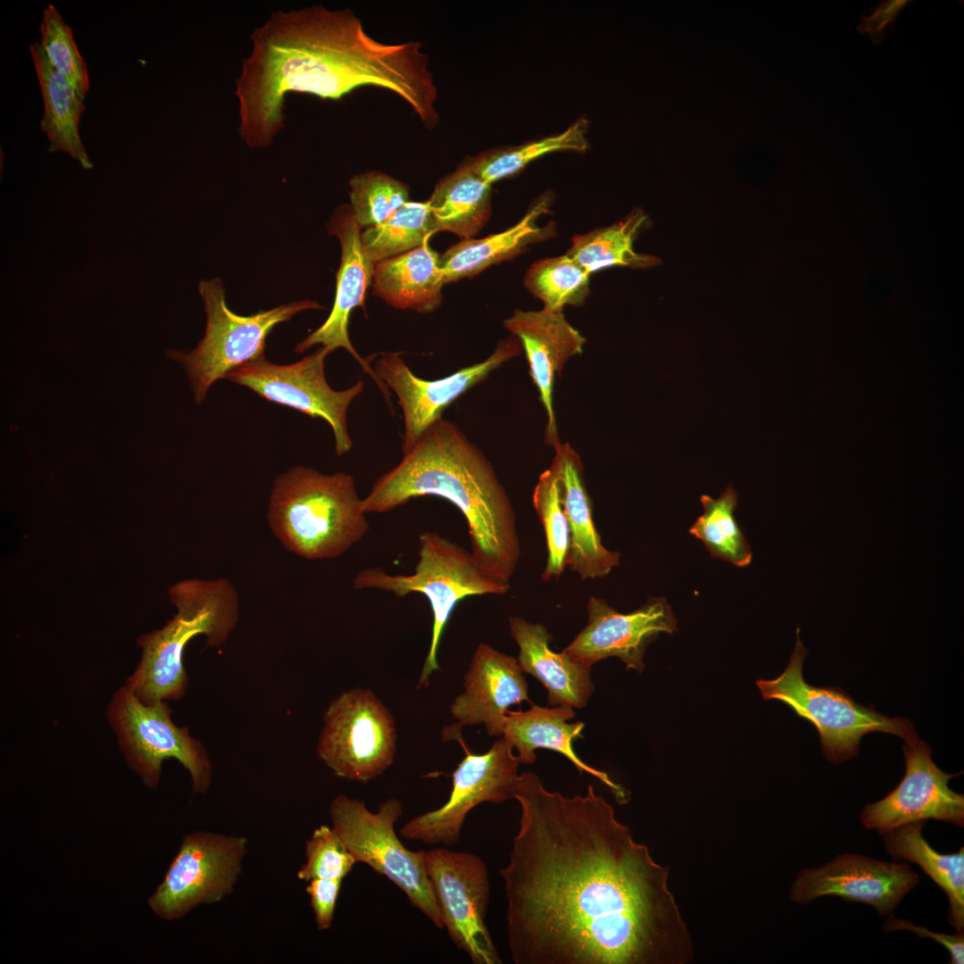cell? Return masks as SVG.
<instances>
[{"label": "cell", "mask_w": 964, "mask_h": 964, "mask_svg": "<svg viewBox=\"0 0 964 964\" xmlns=\"http://www.w3.org/2000/svg\"><path fill=\"white\" fill-rule=\"evenodd\" d=\"M519 827L503 880L514 964H686L687 926L669 869L589 785L563 795L519 775Z\"/></svg>", "instance_id": "6da1fadb"}, {"label": "cell", "mask_w": 964, "mask_h": 964, "mask_svg": "<svg viewBox=\"0 0 964 964\" xmlns=\"http://www.w3.org/2000/svg\"><path fill=\"white\" fill-rule=\"evenodd\" d=\"M252 51L236 80L240 137L269 146L285 124L289 92L337 100L364 86L402 97L428 129L436 127L437 88L421 44H384L348 8L277 11L251 34Z\"/></svg>", "instance_id": "7a4b0ae2"}, {"label": "cell", "mask_w": 964, "mask_h": 964, "mask_svg": "<svg viewBox=\"0 0 964 964\" xmlns=\"http://www.w3.org/2000/svg\"><path fill=\"white\" fill-rule=\"evenodd\" d=\"M425 495L444 498L459 509L478 566L510 585L521 555L514 507L484 453L443 417L377 478L362 508L367 514L387 512Z\"/></svg>", "instance_id": "3957f363"}, {"label": "cell", "mask_w": 964, "mask_h": 964, "mask_svg": "<svg viewBox=\"0 0 964 964\" xmlns=\"http://www.w3.org/2000/svg\"><path fill=\"white\" fill-rule=\"evenodd\" d=\"M366 514L350 474L295 466L275 478L267 519L287 550L325 560L343 555L366 536Z\"/></svg>", "instance_id": "277c9868"}, {"label": "cell", "mask_w": 964, "mask_h": 964, "mask_svg": "<svg viewBox=\"0 0 964 964\" xmlns=\"http://www.w3.org/2000/svg\"><path fill=\"white\" fill-rule=\"evenodd\" d=\"M168 594L178 611L161 629L138 638L141 660L125 684L146 704L180 699L187 685V644L203 635L208 646L222 645L239 616L238 595L227 578L182 580Z\"/></svg>", "instance_id": "5b68a950"}, {"label": "cell", "mask_w": 964, "mask_h": 964, "mask_svg": "<svg viewBox=\"0 0 964 964\" xmlns=\"http://www.w3.org/2000/svg\"><path fill=\"white\" fill-rule=\"evenodd\" d=\"M418 562L408 575H392L381 567L363 569L353 581L354 589H377L397 597L418 593L431 607L433 622L430 645L417 688L428 685L429 676L439 669L437 651L444 630L456 605L474 595L508 593L510 585L487 576L470 551L440 534L425 531L419 536Z\"/></svg>", "instance_id": "8992f818"}, {"label": "cell", "mask_w": 964, "mask_h": 964, "mask_svg": "<svg viewBox=\"0 0 964 964\" xmlns=\"http://www.w3.org/2000/svg\"><path fill=\"white\" fill-rule=\"evenodd\" d=\"M808 650L796 628V641L785 669L776 678L758 679L756 685L765 701H778L813 724L819 732L826 759L835 764L855 757L862 737L872 732L897 735L905 743L918 736L905 718L888 717L870 705L857 703L838 686H814L803 678V661Z\"/></svg>", "instance_id": "52a82bcc"}, {"label": "cell", "mask_w": 964, "mask_h": 964, "mask_svg": "<svg viewBox=\"0 0 964 964\" xmlns=\"http://www.w3.org/2000/svg\"><path fill=\"white\" fill-rule=\"evenodd\" d=\"M199 292L207 316L204 337L190 352H167L169 358L185 369L198 403L216 380L226 378L229 371L246 362L264 357L266 337L276 325L300 312L322 308L316 302L304 300L241 316L228 308L220 279L201 281Z\"/></svg>", "instance_id": "ba28073f"}, {"label": "cell", "mask_w": 964, "mask_h": 964, "mask_svg": "<svg viewBox=\"0 0 964 964\" xmlns=\"http://www.w3.org/2000/svg\"><path fill=\"white\" fill-rule=\"evenodd\" d=\"M402 813V804L396 798L382 802L373 812L364 802L340 794L329 807L332 827L356 861L386 877L404 893L411 905L442 929V918L426 870V852L408 850L396 835L395 825Z\"/></svg>", "instance_id": "9c48e42d"}, {"label": "cell", "mask_w": 964, "mask_h": 964, "mask_svg": "<svg viewBox=\"0 0 964 964\" xmlns=\"http://www.w3.org/2000/svg\"><path fill=\"white\" fill-rule=\"evenodd\" d=\"M107 716L129 766L148 787H157L162 762L175 759L188 770L195 793L208 790L212 771L204 746L187 727L173 723L166 702L144 703L124 686L113 695Z\"/></svg>", "instance_id": "30bf717a"}, {"label": "cell", "mask_w": 964, "mask_h": 964, "mask_svg": "<svg viewBox=\"0 0 964 964\" xmlns=\"http://www.w3.org/2000/svg\"><path fill=\"white\" fill-rule=\"evenodd\" d=\"M317 753L342 778L367 783L394 762V718L370 689L355 687L334 699L323 714Z\"/></svg>", "instance_id": "8fae6325"}, {"label": "cell", "mask_w": 964, "mask_h": 964, "mask_svg": "<svg viewBox=\"0 0 964 964\" xmlns=\"http://www.w3.org/2000/svg\"><path fill=\"white\" fill-rule=\"evenodd\" d=\"M244 836L195 831L185 835L148 905L164 920L187 915L200 904L230 894L242 872L247 850Z\"/></svg>", "instance_id": "7c38bea8"}, {"label": "cell", "mask_w": 964, "mask_h": 964, "mask_svg": "<svg viewBox=\"0 0 964 964\" xmlns=\"http://www.w3.org/2000/svg\"><path fill=\"white\" fill-rule=\"evenodd\" d=\"M330 353L321 346L312 354L287 365L274 364L262 357L232 370L226 378L250 388L267 401L323 419L333 430L335 451L341 456L353 445L346 424L347 409L362 392L364 383L358 380L345 390H333L324 371L325 360Z\"/></svg>", "instance_id": "4fadbf2b"}, {"label": "cell", "mask_w": 964, "mask_h": 964, "mask_svg": "<svg viewBox=\"0 0 964 964\" xmlns=\"http://www.w3.org/2000/svg\"><path fill=\"white\" fill-rule=\"evenodd\" d=\"M426 870L450 939L474 964H501L486 925L490 882L476 854L436 848L425 852Z\"/></svg>", "instance_id": "5bb4252c"}, {"label": "cell", "mask_w": 964, "mask_h": 964, "mask_svg": "<svg viewBox=\"0 0 964 964\" xmlns=\"http://www.w3.org/2000/svg\"><path fill=\"white\" fill-rule=\"evenodd\" d=\"M465 750V757L452 774L448 801L440 808L413 817L401 835L428 844L453 845L459 841L468 813L482 802L503 803L514 799L520 763L513 746L503 736L482 754Z\"/></svg>", "instance_id": "9a60e30c"}, {"label": "cell", "mask_w": 964, "mask_h": 964, "mask_svg": "<svg viewBox=\"0 0 964 964\" xmlns=\"http://www.w3.org/2000/svg\"><path fill=\"white\" fill-rule=\"evenodd\" d=\"M521 352L519 341L511 336L500 341L493 353L483 362L435 380L417 377L399 353H382L374 371L382 383L394 391L402 409L404 424L403 453L417 443L453 401Z\"/></svg>", "instance_id": "2e32d148"}, {"label": "cell", "mask_w": 964, "mask_h": 964, "mask_svg": "<svg viewBox=\"0 0 964 964\" xmlns=\"http://www.w3.org/2000/svg\"><path fill=\"white\" fill-rule=\"evenodd\" d=\"M906 771L899 785L882 800L868 803L860 820L879 835L897 827L927 819L962 827L964 796L948 786L957 774L941 770L932 760V749L918 738L902 746Z\"/></svg>", "instance_id": "e0dca14e"}, {"label": "cell", "mask_w": 964, "mask_h": 964, "mask_svg": "<svg viewBox=\"0 0 964 964\" xmlns=\"http://www.w3.org/2000/svg\"><path fill=\"white\" fill-rule=\"evenodd\" d=\"M586 609L587 624L562 651L591 668L602 660L616 657L627 669L642 673L648 644L661 633L677 630V619L662 597L649 598L638 609L620 613L604 599L591 596Z\"/></svg>", "instance_id": "ac0fdd59"}, {"label": "cell", "mask_w": 964, "mask_h": 964, "mask_svg": "<svg viewBox=\"0 0 964 964\" xmlns=\"http://www.w3.org/2000/svg\"><path fill=\"white\" fill-rule=\"evenodd\" d=\"M919 883L905 862H886L855 853L838 855L818 868H802L790 892L795 903L808 904L822 896L841 897L872 906L888 916Z\"/></svg>", "instance_id": "d6986e66"}, {"label": "cell", "mask_w": 964, "mask_h": 964, "mask_svg": "<svg viewBox=\"0 0 964 964\" xmlns=\"http://www.w3.org/2000/svg\"><path fill=\"white\" fill-rule=\"evenodd\" d=\"M361 229L350 205H343L336 210L328 224V230L337 236L340 242L341 262L337 273L333 307L325 322L300 342L295 351L301 353L319 344L331 353L336 349L345 348L357 360L389 402L388 388L378 378L369 362L356 352L348 334L350 315L355 308L363 305L367 289L372 284L376 264L363 251Z\"/></svg>", "instance_id": "ffe728a7"}, {"label": "cell", "mask_w": 964, "mask_h": 964, "mask_svg": "<svg viewBox=\"0 0 964 964\" xmlns=\"http://www.w3.org/2000/svg\"><path fill=\"white\" fill-rule=\"evenodd\" d=\"M464 691L450 706L459 723L454 730H445L449 739L461 737L464 726L484 725L489 735L502 736L503 722L509 707L529 702L528 685L517 658L503 653L488 644L477 647L464 676Z\"/></svg>", "instance_id": "44dd1931"}, {"label": "cell", "mask_w": 964, "mask_h": 964, "mask_svg": "<svg viewBox=\"0 0 964 964\" xmlns=\"http://www.w3.org/2000/svg\"><path fill=\"white\" fill-rule=\"evenodd\" d=\"M504 328L520 343L547 415L544 441L552 447L561 445L553 410L554 379L568 360L583 352L586 342L566 320L563 312L515 310L503 321Z\"/></svg>", "instance_id": "7402d4cb"}, {"label": "cell", "mask_w": 964, "mask_h": 964, "mask_svg": "<svg viewBox=\"0 0 964 964\" xmlns=\"http://www.w3.org/2000/svg\"><path fill=\"white\" fill-rule=\"evenodd\" d=\"M550 470L559 486L569 529L568 566L582 580L602 578L619 564L620 553L607 549L596 529L579 454L568 443L554 448Z\"/></svg>", "instance_id": "603a6c76"}, {"label": "cell", "mask_w": 964, "mask_h": 964, "mask_svg": "<svg viewBox=\"0 0 964 964\" xmlns=\"http://www.w3.org/2000/svg\"><path fill=\"white\" fill-rule=\"evenodd\" d=\"M576 715L568 706H539L531 703L528 711H508L503 722L502 736L516 749L520 763L532 764L536 760L537 749H547L566 757L578 770L587 773L604 784L619 804L629 800V793L610 776L586 762L575 752L573 742L583 738L585 724L582 721L569 723Z\"/></svg>", "instance_id": "cb8c5ba5"}, {"label": "cell", "mask_w": 964, "mask_h": 964, "mask_svg": "<svg viewBox=\"0 0 964 964\" xmlns=\"http://www.w3.org/2000/svg\"><path fill=\"white\" fill-rule=\"evenodd\" d=\"M512 638L519 646L518 663L547 690L548 706L583 709L594 692L591 667L574 661L565 652L550 648L552 636L540 623L519 616L509 618Z\"/></svg>", "instance_id": "d4e9b609"}, {"label": "cell", "mask_w": 964, "mask_h": 964, "mask_svg": "<svg viewBox=\"0 0 964 964\" xmlns=\"http://www.w3.org/2000/svg\"><path fill=\"white\" fill-rule=\"evenodd\" d=\"M551 203V196H544L518 223L504 231L478 239H462L450 246L440 255L445 284L471 278L492 265L513 259L530 245L554 237V224L540 226L537 222L539 217L548 212Z\"/></svg>", "instance_id": "484cf974"}, {"label": "cell", "mask_w": 964, "mask_h": 964, "mask_svg": "<svg viewBox=\"0 0 964 964\" xmlns=\"http://www.w3.org/2000/svg\"><path fill=\"white\" fill-rule=\"evenodd\" d=\"M373 294L402 310L429 313L443 301L440 255L428 242L375 264Z\"/></svg>", "instance_id": "4316f807"}, {"label": "cell", "mask_w": 964, "mask_h": 964, "mask_svg": "<svg viewBox=\"0 0 964 964\" xmlns=\"http://www.w3.org/2000/svg\"><path fill=\"white\" fill-rule=\"evenodd\" d=\"M29 50L44 102L39 124L49 142L47 152H65L84 170L92 169L94 165L79 133L85 98L51 65L39 40L30 44Z\"/></svg>", "instance_id": "83f0119b"}, {"label": "cell", "mask_w": 964, "mask_h": 964, "mask_svg": "<svg viewBox=\"0 0 964 964\" xmlns=\"http://www.w3.org/2000/svg\"><path fill=\"white\" fill-rule=\"evenodd\" d=\"M926 821L908 823L882 835L887 852L894 861L918 864L943 889L949 899L948 921L957 933L964 930V848L942 854L922 835Z\"/></svg>", "instance_id": "f1b7e54d"}, {"label": "cell", "mask_w": 964, "mask_h": 964, "mask_svg": "<svg viewBox=\"0 0 964 964\" xmlns=\"http://www.w3.org/2000/svg\"><path fill=\"white\" fill-rule=\"evenodd\" d=\"M491 187L466 165L445 176L428 200L437 230L462 239L475 236L492 212Z\"/></svg>", "instance_id": "f546056e"}, {"label": "cell", "mask_w": 964, "mask_h": 964, "mask_svg": "<svg viewBox=\"0 0 964 964\" xmlns=\"http://www.w3.org/2000/svg\"><path fill=\"white\" fill-rule=\"evenodd\" d=\"M646 212L634 208L618 222L590 232L576 235L567 254L590 274L614 267L649 269L658 266L661 260L654 255L636 253L634 242L650 227Z\"/></svg>", "instance_id": "4dcf8cb0"}, {"label": "cell", "mask_w": 964, "mask_h": 964, "mask_svg": "<svg viewBox=\"0 0 964 964\" xmlns=\"http://www.w3.org/2000/svg\"><path fill=\"white\" fill-rule=\"evenodd\" d=\"M703 513L689 528V533L700 539L711 557L719 558L744 568L752 560L751 546L741 530L735 517L737 494L728 486L718 498L701 496Z\"/></svg>", "instance_id": "1f68e13d"}, {"label": "cell", "mask_w": 964, "mask_h": 964, "mask_svg": "<svg viewBox=\"0 0 964 964\" xmlns=\"http://www.w3.org/2000/svg\"><path fill=\"white\" fill-rule=\"evenodd\" d=\"M437 231L428 201H408L380 224L365 229L361 242L377 263L422 245Z\"/></svg>", "instance_id": "d6a6232c"}, {"label": "cell", "mask_w": 964, "mask_h": 964, "mask_svg": "<svg viewBox=\"0 0 964 964\" xmlns=\"http://www.w3.org/2000/svg\"><path fill=\"white\" fill-rule=\"evenodd\" d=\"M586 125L578 121L561 134L482 154L465 165L489 184L515 175L530 162L556 151L585 152Z\"/></svg>", "instance_id": "836d02e7"}, {"label": "cell", "mask_w": 964, "mask_h": 964, "mask_svg": "<svg viewBox=\"0 0 964 964\" xmlns=\"http://www.w3.org/2000/svg\"><path fill=\"white\" fill-rule=\"evenodd\" d=\"M590 273L567 253L533 263L525 275L528 290L544 308L563 312L567 305H582L590 294Z\"/></svg>", "instance_id": "e575fe53"}, {"label": "cell", "mask_w": 964, "mask_h": 964, "mask_svg": "<svg viewBox=\"0 0 964 964\" xmlns=\"http://www.w3.org/2000/svg\"><path fill=\"white\" fill-rule=\"evenodd\" d=\"M533 504L544 528L547 547L542 579H559L568 566L570 539L558 482L550 469L539 476L533 492Z\"/></svg>", "instance_id": "d590c367"}, {"label": "cell", "mask_w": 964, "mask_h": 964, "mask_svg": "<svg viewBox=\"0 0 964 964\" xmlns=\"http://www.w3.org/2000/svg\"><path fill=\"white\" fill-rule=\"evenodd\" d=\"M349 185L350 207L361 229L380 224L410 201L407 185L381 171L355 175Z\"/></svg>", "instance_id": "8d00e7d4"}, {"label": "cell", "mask_w": 964, "mask_h": 964, "mask_svg": "<svg viewBox=\"0 0 964 964\" xmlns=\"http://www.w3.org/2000/svg\"><path fill=\"white\" fill-rule=\"evenodd\" d=\"M39 30V42L51 65L85 98L90 87L87 65L71 29L54 4H49L44 9Z\"/></svg>", "instance_id": "74e56055"}, {"label": "cell", "mask_w": 964, "mask_h": 964, "mask_svg": "<svg viewBox=\"0 0 964 964\" xmlns=\"http://www.w3.org/2000/svg\"><path fill=\"white\" fill-rule=\"evenodd\" d=\"M305 862L297 872L300 880L344 879L357 862L332 827L320 825L305 844Z\"/></svg>", "instance_id": "f35d334b"}, {"label": "cell", "mask_w": 964, "mask_h": 964, "mask_svg": "<svg viewBox=\"0 0 964 964\" xmlns=\"http://www.w3.org/2000/svg\"><path fill=\"white\" fill-rule=\"evenodd\" d=\"M342 882V878H318L308 882L305 890L319 930H327L332 925Z\"/></svg>", "instance_id": "ab89813d"}, {"label": "cell", "mask_w": 964, "mask_h": 964, "mask_svg": "<svg viewBox=\"0 0 964 964\" xmlns=\"http://www.w3.org/2000/svg\"><path fill=\"white\" fill-rule=\"evenodd\" d=\"M884 932L892 933L898 930L910 931L921 938L929 937L943 945L951 955V964L964 963V935L963 933L946 935L932 932L927 927L916 926L909 920H902L895 918L892 913L887 916L884 926Z\"/></svg>", "instance_id": "60d3db41"}, {"label": "cell", "mask_w": 964, "mask_h": 964, "mask_svg": "<svg viewBox=\"0 0 964 964\" xmlns=\"http://www.w3.org/2000/svg\"><path fill=\"white\" fill-rule=\"evenodd\" d=\"M910 1L892 0L880 3L868 15H862L857 30L868 34L873 44L879 43L885 35L893 27L895 21Z\"/></svg>", "instance_id": "b9f144b4"}]
</instances>
